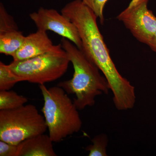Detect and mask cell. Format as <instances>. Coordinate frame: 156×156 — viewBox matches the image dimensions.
<instances>
[{
	"mask_svg": "<svg viewBox=\"0 0 156 156\" xmlns=\"http://www.w3.org/2000/svg\"><path fill=\"white\" fill-rule=\"evenodd\" d=\"M61 13L76 27L82 49L106 78L113 95L115 106L120 111L132 109L136 102L135 88L118 71L98 26L97 17L82 0H74L62 9Z\"/></svg>",
	"mask_w": 156,
	"mask_h": 156,
	"instance_id": "1",
	"label": "cell"
},
{
	"mask_svg": "<svg viewBox=\"0 0 156 156\" xmlns=\"http://www.w3.org/2000/svg\"><path fill=\"white\" fill-rule=\"evenodd\" d=\"M61 44L72 63L74 73L71 79L60 82L57 86L68 94L75 95L73 102L79 110L93 106L97 96L108 93V82L97 66L72 42L62 37Z\"/></svg>",
	"mask_w": 156,
	"mask_h": 156,
	"instance_id": "2",
	"label": "cell"
},
{
	"mask_svg": "<svg viewBox=\"0 0 156 156\" xmlns=\"http://www.w3.org/2000/svg\"><path fill=\"white\" fill-rule=\"evenodd\" d=\"M39 87L44 98L42 111L53 142H60L79 132L82 120L78 108L64 89L58 86L48 88L44 84Z\"/></svg>",
	"mask_w": 156,
	"mask_h": 156,
	"instance_id": "3",
	"label": "cell"
},
{
	"mask_svg": "<svg viewBox=\"0 0 156 156\" xmlns=\"http://www.w3.org/2000/svg\"><path fill=\"white\" fill-rule=\"evenodd\" d=\"M69 58L61 44L53 51L34 58L14 61L8 67L23 81L43 85L58 80L67 71Z\"/></svg>",
	"mask_w": 156,
	"mask_h": 156,
	"instance_id": "4",
	"label": "cell"
},
{
	"mask_svg": "<svg viewBox=\"0 0 156 156\" xmlns=\"http://www.w3.org/2000/svg\"><path fill=\"white\" fill-rule=\"evenodd\" d=\"M47 129L44 117L33 105L0 110V140L18 145L25 140L44 134Z\"/></svg>",
	"mask_w": 156,
	"mask_h": 156,
	"instance_id": "5",
	"label": "cell"
},
{
	"mask_svg": "<svg viewBox=\"0 0 156 156\" xmlns=\"http://www.w3.org/2000/svg\"><path fill=\"white\" fill-rule=\"evenodd\" d=\"M149 0H140L117 17L139 41L147 45L156 33V17L149 10Z\"/></svg>",
	"mask_w": 156,
	"mask_h": 156,
	"instance_id": "6",
	"label": "cell"
},
{
	"mask_svg": "<svg viewBox=\"0 0 156 156\" xmlns=\"http://www.w3.org/2000/svg\"><path fill=\"white\" fill-rule=\"evenodd\" d=\"M29 16L38 30L52 31L82 49V41L76 27L62 13L60 14L54 9L41 7L37 12L30 14Z\"/></svg>",
	"mask_w": 156,
	"mask_h": 156,
	"instance_id": "7",
	"label": "cell"
},
{
	"mask_svg": "<svg viewBox=\"0 0 156 156\" xmlns=\"http://www.w3.org/2000/svg\"><path fill=\"white\" fill-rule=\"evenodd\" d=\"M57 46L53 44L47 32L37 30L25 37L22 46L13 56V59L21 61L34 58L53 51Z\"/></svg>",
	"mask_w": 156,
	"mask_h": 156,
	"instance_id": "8",
	"label": "cell"
},
{
	"mask_svg": "<svg viewBox=\"0 0 156 156\" xmlns=\"http://www.w3.org/2000/svg\"><path fill=\"white\" fill-rule=\"evenodd\" d=\"M49 135L39 134L18 144L17 156H56Z\"/></svg>",
	"mask_w": 156,
	"mask_h": 156,
	"instance_id": "9",
	"label": "cell"
},
{
	"mask_svg": "<svg viewBox=\"0 0 156 156\" xmlns=\"http://www.w3.org/2000/svg\"><path fill=\"white\" fill-rule=\"evenodd\" d=\"M25 37L18 30L0 33V53L13 57L22 46Z\"/></svg>",
	"mask_w": 156,
	"mask_h": 156,
	"instance_id": "10",
	"label": "cell"
},
{
	"mask_svg": "<svg viewBox=\"0 0 156 156\" xmlns=\"http://www.w3.org/2000/svg\"><path fill=\"white\" fill-rule=\"evenodd\" d=\"M27 101V98L14 91H0V110L17 108L24 105Z\"/></svg>",
	"mask_w": 156,
	"mask_h": 156,
	"instance_id": "11",
	"label": "cell"
},
{
	"mask_svg": "<svg viewBox=\"0 0 156 156\" xmlns=\"http://www.w3.org/2000/svg\"><path fill=\"white\" fill-rule=\"evenodd\" d=\"M108 137L106 134H98L92 140V144L86 147V151L89 152V156H107V147Z\"/></svg>",
	"mask_w": 156,
	"mask_h": 156,
	"instance_id": "12",
	"label": "cell"
},
{
	"mask_svg": "<svg viewBox=\"0 0 156 156\" xmlns=\"http://www.w3.org/2000/svg\"><path fill=\"white\" fill-rule=\"evenodd\" d=\"M20 82L21 79L11 72L8 65L0 62V90H9Z\"/></svg>",
	"mask_w": 156,
	"mask_h": 156,
	"instance_id": "13",
	"label": "cell"
},
{
	"mask_svg": "<svg viewBox=\"0 0 156 156\" xmlns=\"http://www.w3.org/2000/svg\"><path fill=\"white\" fill-rule=\"evenodd\" d=\"M15 30L18 27L12 16L9 14L2 3L0 4V33Z\"/></svg>",
	"mask_w": 156,
	"mask_h": 156,
	"instance_id": "14",
	"label": "cell"
},
{
	"mask_svg": "<svg viewBox=\"0 0 156 156\" xmlns=\"http://www.w3.org/2000/svg\"><path fill=\"white\" fill-rule=\"evenodd\" d=\"M108 0H82L83 3L94 12L100 22L103 23L104 21L103 11L105 6Z\"/></svg>",
	"mask_w": 156,
	"mask_h": 156,
	"instance_id": "15",
	"label": "cell"
},
{
	"mask_svg": "<svg viewBox=\"0 0 156 156\" xmlns=\"http://www.w3.org/2000/svg\"><path fill=\"white\" fill-rule=\"evenodd\" d=\"M18 145L0 140V156H17Z\"/></svg>",
	"mask_w": 156,
	"mask_h": 156,
	"instance_id": "16",
	"label": "cell"
},
{
	"mask_svg": "<svg viewBox=\"0 0 156 156\" xmlns=\"http://www.w3.org/2000/svg\"><path fill=\"white\" fill-rule=\"evenodd\" d=\"M147 45L153 51L156 52V33Z\"/></svg>",
	"mask_w": 156,
	"mask_h": 156,
	"instance_id": "17",
	"label": "cell"
},
{
	"mask_svg": "<svg viewBox=\"0 0 156 156\" xmlns=\"http://www.w3.org/2000/svg\"><path fill=\"white\" fill-rule=\"evenodd\" d=\"M140 0H131V2H130V4L128 5V7H131L134 5L135 4H136L137 2H139Z\"/></svg>",
	"mask_w": 156,
	"mask_h": 156,
	"instance_id": "18",
	"label": "cell"
}]
</instances>
